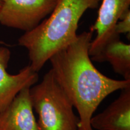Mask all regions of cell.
Returning a JSON list of instances; mask_svg holds the SVG:
<instances>
[{
    "mask_svg": "<svg viewBox=\"0 0 130 130\" xmlns=\"http://www.w3.org/2000/svg\"><path fill=\"white\" fill-rule=\"evenodd\" d=\"M129 6L130 0H101L97 19L90 29L96 32L90 45V57L96 56L110 41L120 37L115 32V26L123 14L129 10Z\"/></svg>",
    "mask_w": 130,
    "mask_h": 130,
    "instance_id": "obj_5",
    "label": "cell"
},
{
    "mask_svg": "<svg viewBox=\"0 0 130 130\" xmlns=\"http://www.w3.org/2000/svg\"><path fill=\"white\" fill-rule=\"evenodd\" d=\"M117 35L128 34L130 32V10L123 14L121 19L117 22L115 28Z\"/></svg>",
    "mask_w": 130,
    "mask_h": 130,
    "instance_id": "obj_10",
    "label": "cell"
},
{
    "mask_svg": "<svg viewBox=\"0 0 130 130\" xmlns=\"http://www.w3.org/2000/svg\"><path fill=\"white\" fill-rule=\"evenodd\" d=\"M101 0H58L50 16L36 28L25 32L18 45L28 50L30 66L38 72L52 56L77 36L81 17L89 9H96Z\"/></svg>",
    "mask_w": 130,
    "mask_h": 130,
    "instance_id": "obj_2",
    "label": "cell"
},
{
    "mask_svg": "<svg viewBox=\"0 0 130 130\" xmlns=\"http://www.w3.org/2000/svg\"><path fill=\"white\" fill-rule=\"evenodd\" d=\"M4 0H0V9H1V7H2L3 3H4Z\"/></svg>",
    "mask_w": 130,
    "mask_h": 130,
    "instance_id": "obj_11",
    "label": "cell"
},
{
    "mask_svg": "<svg viewBox=\"0 0 130 130\" xmlns=\"http://www.w3.org/2000/svg\"><path fill=\"white\" fill-rule=\"evenodd\" d=\"M93 32L84 31L50 59L54 77L78 113V130H93L90 119L110 94L130 86V80H117L102 74L89 54Z\"/></svg>",
    "mask_w": 130,
    "mask_h": 130,
    "instance_id": "obj_1",
    "label": "cell"
},
{
    "mask_svg": "<svg viewBox=\"0 0 130 130\" xmlns=\"http://www.w3.org/2000/svg\"><path fill=\"white\" fill-rule=\"evenodd\" d=\"M30 96L33 110L38 115L39 130H78V116L51 69L40 83L30 87Z\"/></svg>",
    "mask_w": 130,
    "mask_h": 130,
    "instance_id": "obj_3",
    "label": "cell"
},
{
    "mask_svg": "<svg viewBox=\"0 0 130 130\" xmlns=\"http://www.w3.org/2000/svg\"><path fill=\"white\" fill-rule=\"evenodd\" d=\"M91 60L102 63L107 61L111 64L115 73L130 80V45L120 40V37L112 39Z\"/></svg>",
    "mask_w": 130,
    "mask_h": 130,
    "instance_id": "obj_9",
    "label": "cell"
},
{
    "mask_svg": "<svg viewBox=\"0 0 130 130\" xmlns=\"http://www.w3.org/2000/svg\"><path fill=\"white\" fill-rule=\"evenodd\" d=\"M10 57L9 49L0 46V114L22 89L35 85L39 79L38 72H35L30 64L17 74H9L7 69Z\"/></svg>",
    "mask_w": 130,
    "mask_h": 130,
    "instance_id": "obj_6",
    "label": "cell"
},
{
    "mask_svg": "<svg viewBox=\"0 0 130 130\" xmlns=\"http://www.w3.org/2000/svg\"><path fill=\"white\" fill-rule=\"evenodd\" d=\"M116 100L90 119L92 129L130 130V86L122 89Z\"/></svg>",
    "mask_w": 130,
    "mask_h": 130,
    "instance_id": "obj_8",
    "label": "cell"
},
{
    "mask_svg": "<svg viewBox=\"0 0 130 130\" xmlns=\"http://www.w3.org/2000/svg\"><path fill=\"white\" fill-rule=\"evenodd\" d=\"M58 0H4L0 24L28 32L36 28L54 9Z\"/></svg>",
    "mask_w": 130,
    "mask_h": 130,
    "instance_id": "obj_4",
    "label": "cell"
},
{
    "mask_svg": "<svg viewBox=\"0 0 130 130\" xmlns=\"http://www.w3.org/2000/svg\"><path fill=\"white\" fill-rule=\"evenodd\" d=\"M30 88L22 89L0 114V130H39Z\"/></svg>",
    "mask_w": 130,
    "mask_h": 130,
    "instance_id": "obj_7",
    "label": "cell"
}]
</instances>
